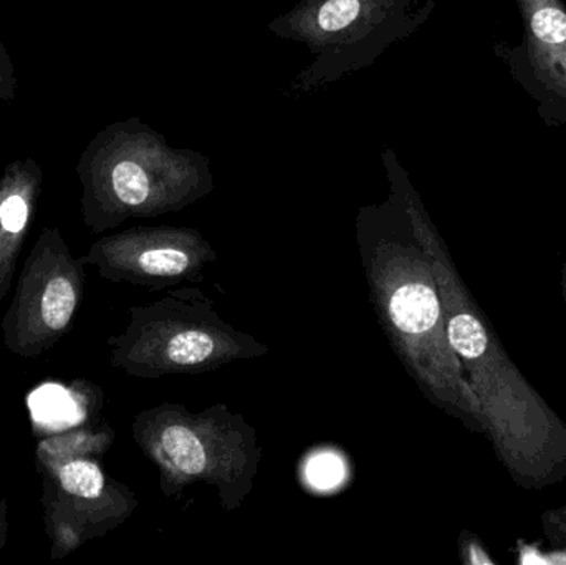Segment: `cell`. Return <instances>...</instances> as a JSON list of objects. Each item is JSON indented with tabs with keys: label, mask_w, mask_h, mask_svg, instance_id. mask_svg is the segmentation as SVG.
Here are the masks:
<instances>
[{
	"label": "cell",
	"mask_w": 566,
	"mask_h": 565,
	"mask_svg": "<svg viewBox=\"0 0 566 565\" xmlns=\"http://www.w3.org/2000/svg\"><path fill=\"white\" fill-rule=\"evenodd\" d=\"M534 33L547 43H564L566 40V15L557 7L542 6L532 19Z\"/></svg>",
	"instance_id": "cell-10"
},
{
	"label": "cell",
	"mask_w": 566,
	"mask_h": 565,
	"mask_svg": "<svg viewBox=\"0 0 566 565\" xmlns=\"http://www.w3.org/2000/svg\"><path fill=\"white\" fill-rule=\"evenodd\" d=\"M96 454L35 458L50 557L65 559L125 524L138 508L126 484L109 477Z\"/></svg>",
	"instance_id": "cell-6"
},
{
	"label": "cell",
	"mask_w": 566,
	"mask_h": 565,
	"mask_svg": "<svg viewBox=\"0 0 566 565\" xmlns=\"http://www.w3.org/2000/svg\"><path fill=\"white\" fill-rule=\"evenodd\" d=\"M15 93V76H13V65L7 55L6 49L0 43V98H13Z\"/></svg>",
	"instance_id": "cell-16"
},
{
	"label": "cell",
	"mask_w": 566,
	"mask_h": 565,
	"mask_svg": "<svg viewBox=\"0 0 566 565\" xmlns=\"http://www.w3.org/2000/svg\"><path fill=\"white\" fill-rule=\"evenodd\" d=\"M518 564H552L566 565V546H558L554 551H544L541 544H528L518 541L517 544Z\"/></svg>",
	"instance_id": "cell-13"
},
{
	"label": "cell",
	"mask_w": 566,
	"mask_h": 565,
	"mask_svg": "<svg viewBox=\"0 0 566 565\" xmlns=\"http://www.w3.org/2000/svg\"><path fill=\"white\" fill-rule=\"evenodd\" d=\"M359 259L376 318L426 398L485 433L481 405L452 350L434 268L421 242L391 226H361Z\"/></svg>",
	"instance_id": "cell-2"
},
{
	"label": "cell",
	"mask_w": 566,
	"mask_h": 565,
	"mask_svg": "<svg viewBox=\"0 0 566 565\" xmlns=\"http://www.w3.org/2000/svg\"><path fill=\"white\" fill-rule=\"evenodd\" d=\"M459 553L461 561L468 565H494V557L482 546L478 536L471 533H462L459 537Z\"/></svg>",
	"instance_id": "cell-14"
},
{
	"label": "cell",
	"mask_w": 566,
	"mask_h": 565,
	"mask_svg": "<svg viewBox=\"0 0 566 565\" xmlns=\"http://www.w3.org/2000/svg\"><path fill=\"white\" fill-rule=\"evenodd\" d=\"M82 261L106 281L163 291L205 281L218 254L195 231L136 228L93 242Z\"/></svg>",
	"instance_id": "cell-7"
},
{
	"label": "cell",
	"mask_w": 566,
	"mask_h": 565,
	"mask_svg": "<svg viewBox=\"0 0 566 565\" xmlns=\"http://www.w3.org/2000/svg\"><path fill=\"white\" fill-rule=\"evenodd\" d=\"M42 169L33 159H17L0 172V302L9 294L17 261L39 208Z\"/></svg>",
	"instance_id": "cell-8"
},
{
	"label": "cell",
	"mask_w": 566,
	"mask_h": 565,
	"mask_svg": "<svg viewBox=\"0 0 566 565\" xmlns=\"http://www.w3.org/2000/svg\"><path fill=\"white\" fill-rule=\"evenodd\" d=\"M308 481L319 490H328L335 488L336 484L345 477V468L342 461L335 454H319L313 458L312 463H308Z\"/></svg>",
	"instance_id": "cell-11"
},
{
	"label": "cell",
	"mask_w": 566,
	"mask_h": 565,
	"mask_svg": "<svg viewBox=\"0 0 566 565\" xmlns=\"http://www.w3.org/2000/svg\"><path fill=\"white\" fill-rule=\"evenodd\" d=\"M412 232L431 258L449 342L481 405L499 460L518 486L542 490L560 483L566 478L565 421L509 357L438 232L416 219Z\"/></svg>",
	"instance_id": "cell-1"
},
{
	"label": "cell",
	"mask_w": 566,
	"mask_h": 565,
	"mask_svg": "<svg viewBox=\"0 0 566 565\" xmlns=\"http://www.w3.org/2000/svg\"><path fill=\"white\" fill-rule=\"evenodd\" d=\"M115 441L108 423L82 425L63 433L49 435L36 443L35 458L88 453L103 457Z\"/></svg>",
	"instance_id": "cell-9"
},
{
	"label": "cell",
	"mask_w": 566,
	"mask_h": 565,
	"mask_svg": "<svg viewBox=\"0 0 566 565\" xmlns=\"http://www.w3.org/2000/svg\"><path fill=\"white\" fill-rule=\"evenodd\" d=\"M132 437L158 468L159 490L169 500L202 484L234 513L254 490L262 461L259 433L242 415L222 404L201 411L161 404L136 415Z\"/></svg>",
	"instance_id": "cell-3"
},
{
	"label": "cell",
	"mask_w": 566,
	"mask_h": 565,
	"mask_svg": "<svg viewBox=\"0 0 566 565\" xmlns=\"http://www.w3.org/2000/svg\"><path fill=\"white\" fill-rule=\"evenodd\" d=\"M562 291H564V299L566 305V261L564 264V271H562Z\"/></svg>",
	"instance_id": "cell-18"
},
{
	"label": "cell",
	"mask_w": 566,
	"mask_h": 565,
	"mask_svg": "<svg viewBox=\"0 0 566 565\" xmlns=\"http://www.w3.org/2000/svg\"><path fill=\"white\" fill-rule=\"evenodd\" d=\"M85 262L76 259L56 228L40 232L17 281L2 321L7 350L35 358L69 334L82 307Z\"/></svg>",
	"instance_id": "cell-5"
},
{
	"label": "cell",
	"mask_w": 566,
	"mask_h": 565,
	"mask_svg": "<svg viewBox=\"0 0 566 565\" xmlns=\"http://www.w3.org/2000/svg\"><path fill=\"white\" fill-rule=\"evenodd\" d=\"M7 534H9V510H7L6 498H0V553L6 547Z\"/></svg>",
	"instance_id": "cell-17"
},
{
	"label": "cell",
	"mask_w": 566,
	"mask_h": 565,
	"mask_svg": "<svg viewBox=\"0 0 566 565\" xmlns=\"http://www.w3.org/2000/svg\"><path fill=\"white\" fill-rule=\"evenodd\" d=\"M545 536L557 546H566V506L547 511L542 516Z\"/></svg>",
	"instance_id": "cell-15"
},
{
	"label": "cell",
	"mask_w": 566,
	"mask_h": 565,
	"mask_svg": "<svg viewBox=\"0 0 566 565\" xmlns=\"http://www.w3.org/2000/svg\"><path fill=\"white\" fill-rule=\"evenodd\" d=\"M358 0H329L319 10L318 23L326 32L345 29L358 17Z\"/></svg>",
	"instance_id": "cell-12"
},
{
	"label": "cell",
	"mask_w": 566,
	"mask_h": 565,
	"mask_svg": "<svg viewBox=\"0 0 566 565\" xmlns=\"http://www.w3.org/2000/svg\"><path fill=\"white\" fill-rule=\"evenodd\" d=\"M122 334L108 338L116 370L142 380L208 374L269 354V345L232 327L214 301L196 287L172 289L165 297L129 308Z\"/></svg>",
	"instance_id": "cell-4"
}]
</instances>
